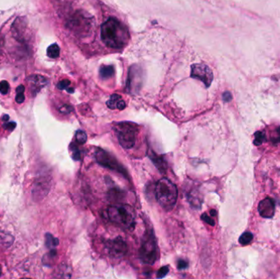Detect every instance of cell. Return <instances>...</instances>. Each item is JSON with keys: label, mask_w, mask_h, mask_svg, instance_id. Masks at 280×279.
<instances>
[{"label": "cell", "mask_w": 280, "mask_h": 279, "mask_svg": "<svg viewBox=\"0 0 280 279\" xmlns=\"http://www.w3.org/2000/svg\"><path fill=\"white\" fill-rule=\"evenodd\" d=\"M169 273V267L168 266H164V267L161 268L157 273V279H163V278L167 276V274Z\"/></svg>", "instance_id": "603a6c76"}, {"label": "cell", "mask_w": 280, "mask_h": 279, "mask_svg": "<svg viewBox=\"0 0 280 279\" xmlns=\"http://www.w3.org/2000/svg\"><path fill=\"white\" fill-rule=\"evenodd\" d=\"M254 137H255L254 144L256 146H260V145L262 144V142L265 140V135H264V133L261 132V131H257V132L255 133Z\"/></svg>", "instance_id": "44dd1931"}, {"label": "cell", "mask_w": 280, "mask_h": 279, "mask_svg": "<svg viewBox=\"0 0 280 279\" xmlns=\"http://www.w3.org/2000/svg\"><path fill=\"white\" fill-rule=\"evenodd\" d=\"M143 72L142 69L138 66L131 67L129 70L127 87L132 91H138L142 84Z\"/></svg>", "instance_id": "9c48e42d"}, {"label": "cell", "mask_w": 280, "mask_h": 279, "mask_svg": "<svg viewBox=\"0 0 280 279\" xmlns=\"http://www.w3.org/2000/svg\"><path fill=\"white\" fill-rule=\"evenodd\" d=\"M70 82L68 80H61L58 84V88L60 89V90H63V89H67L70 86Z\"/></svg>", "instance_id": "cb8c5ba5"}, {"label": "cell", "mask_w": 280, "mask_h": 279, "mask_svg": "<svg viewBox=\"0 0 280 279\" xmlns=\"http://www.w3.org/2000/svg\"><path fill=\"white\" fill-rule=\"evenodd\" d=\"M4 48V39L2 38V35L0 34V54L2 53Z\"/></svg>", "instance_id": "d6a6232c"}, {"label": "cell", "mask_w": 280, "mask_h": 279, "mask_svg": "<svg viewBox=\"0 0 280 279\" xmlns=\"http://www.w3.org/2000/svg\"><path fill=\"white\" fill-rule=\"evenodd\" d=\"M201 218H202L203 221L206 222L207 224H210V226H214V225H215V221H214L209 215L206 214V213L205 214H202Z\"/></svg>", "instance_id": "d4e9b609"}, {"label": "cell", "mask_w": 280, "mask_h": 279, "mask_svg": "<svg viewBox=\"0 0 280 279\" xmlns=\"http://www.w3.org/2000/svg\"><path fill=\"white\" fill-rule=\"evenodd\" d=\"M147 155H148V157L151 159V161H152V163L154 164L155 166L159 170V171L164 173L165 171H167V162L163 157L157 155L156 152H153L151 149L148 150Z\"/></svg>", "instance_id": "7c38bea8"}, {"label": "cell", "mask_w": 280, "mask_h": 279, "mask_svg": "<svg viewBox=\"0 0 280 279\" xmlns=\"http://www.w3.org/2000/svg\"><path fill=\"white\" fill-rule=\"evenodd\" d=\"M159 256L157 241L152 231L147 233L140 248V260L147 265H153Z\"/></svg>", "instance_id": "5b68a950"}, {"label": "cell", "mask_w": 280, "mask_h": 279, "mask_svg": "<svg viewBox=\"0 0 280 279\" xmlns=\"http://www.w3.org/2000/svg\"><path fill=\"white\" fill-rule=\"evenodd\" d=\"M16 125H17V124L15 122H6V124L3 125V127L8 129V130H13L16 127Z\"/></svg>", "instance_id": "4dcf8cb0"}, {"label": "cell", "mask_w": 280, "mask_h": 279, "mask_svg": "<svg viewBox=\"0 0 280 279\" xmlns=\"http://www.w3.org/2000/svg\"><path fill=\"white\" fill-rule=\"evenodd\" d=\"M126 107V104L125 101H123L122 99H121L119 101L118 104H117V106H116V108L119 109V110H124V109Z\"/></svg>", "instance_id": "1f68e13d"}, {"label": "cell", "mask_w": 280, "mask_h": 279, "mask_svg": "<svg viewBox=\"0 0 280 279\" xmlns=\"http://www.w3.org/2000/svg\"><path fill=\"white\" fill-rule=\"evenodd\" d=\"M1 273H2V270H1V267H0V275H1Z\"/></svg>", "instance_id": "e575fe53"}, {"label": "cell", "mask_w": 280, "mask_h": 279, "mask_svg": "<svg viewBox=\"0 0 280 279\" xmlns=\"http://www.w3.org/2000/svg\"><path fill=\"white\" fill-rule=\"evenodd\" d=\"M106 215L110 221L124 229H132L136 225V211L128 205H114L109 207L106 209Z\"/></svg>", "instance_id": "7a4b0ae2"}, {"label": "cell", "mask_w": 280, "mask_h": 279, "mask_svg": "<svg viewBox=\"0 0 280 279\" xmlns=\"http://www.w3.org/2000/svg\"><path fill=\"white\" fill-rule=\"evenodd\" d=\"M99 75L103 79H109L114 75V68L112 66H104L99 70Z\"/></svg>", "instance_id": "5bb4252c"}, {"label": "cell", "mask_w": 280, "mask_h": 279, "mask_svg": "<svg viewBox=\"0 0 280 279\" xmlns=\"http://www.w3.org/2000/svg\"><path fill=\"white\" fill-rule=\"evenodd\" d=\"M259 213L264 218L273 217L276 211V205L273 199L267 198L261 201L258 207Z\"/></svg>", "instance_id": "30bf717a"}, {"label": "cell", "mask_w": 280, "mask_h": 279, "mask_svg": "<svg viewBox=\"0 0 280 279\" xmlns=\"http://www.w3.org/2000/svg\"><path fill=\"white\" fill-rule=\"evenodd\" d=\"M231 99H232V95H231L230 92H225V93L223 94V100L224 101L228 103V102L231 101Z\"/></svg>", "instance_id": "f546056e"}, {"label": "cell", "mask_w": 280, "mask_h": 279, "mask_svg": "<svg viewBox=\"0 0 280 279\" xmlns=\"http://www.w3.org/2000/svg\"><path fill=\"white\" fill-rule=\"evenodd\" d=\"M25 87L23 85H19L17 89V95H16V101L17 104H22L25 101Z\"/></svg>", "instance_id": "ac0fdd59"}, {"label": "cell", "mask_w": 280, "mask_h": 279, "mask_svg": "<svg viewBox=\"0 0 280 279\" xmlns=\"http://www.w3.org/2000/svg\"><path fill=\"white\" fill-rule=\"evenodd\" d=\"M210 214L213 215V216H215V214H216V212L214 209H212V210H210Z\"/></svg>", "instance_id": "836d02e7"}, {"label": "cell", "mask_w": 280, "mask_h": 279, "mask_svg": "<svg viewBox=\"0 0 280 279\" xmlns=\"http://www.w3.org/2000/svg\"><path fill=\"white\" fill-rule=\"evenodd\" d=\"M59 244V241L50 234H46V245L48 247H55Z\"/></svg>", "instance_id": "ffe728a7"}, {"label": "cell", "mask_w": 280, "mask_h": 279, "mask_svg": "<svg viewBox=\"0 0 280 279\" xmlns=\"http://www.w3.org/2000/svg\"><path fill=\"white\" fill-rule=\"evenodd\" d=\"M121 99V97L119 94H112L108 101L106 102V106L110 109H116L117 104Z\"/></svg>", "instance_id": "2e32d148"}, {"label": "cell", "mask_w": 280, "mask_h": 279, "mask_svg": "<svg viewBox=\"0 0 280 279\" xmlns=\"http://www.w3.org/2000/svg\"><path fill=\"white\" fill-rule=\"evenodd\" d=\"M191 77L201 80L206 87H209L213 80L212 70L204 64H194L191 68Z\"/></svg>", "instance_id": "52a82bcc"}, {"label": "cell", "mask_w": 280, "mask_h": 279, "mask_svg": "<svg viewBox=\"0 0 280 279\" xmlns=\"http://www.w3.org/2000/svg\"><path fill=\"white\" fill-rule=\"evenodd\" d=\"M188 201L190 203L191 207L193 208H200L201 201L200 198L198 197V193H196V190H193L188 195Z\"/></svg>", "instance_id": "4fadbf2b"}, {"label": "cell", "mask_w": 280, "mask_h": 279, "mask_svg": "<svg viewBox=\"0 0 280 279\" xmlns=\"http://www.w3.org/2000/svg\"><path fill=\"white\" fill-rule=\"evenodd\" d=\"M155 195L160 206L166 209L171 210L176 204L178 198V189L174 183L169 178H162L157 183L155 188Z\"/></svg>", "instance_id": "3957f363"}, {"label": "cell", "mask_w": 280, "mask_h": 279, "mask_svg": "<svg viewBox=\"0 0 280 279\" xmlns=\"http://www.w3.org/2000/svg\"><path fill=\"white\" fill-rule=\"evenodd\" d=\"M27 81L29 83L30 87L32 91L34 94H37L38 92L44 88L48 83L46 78L39 75H32L27 78Z\"/></svg>", "instance_id": "8fae6325"}, {"label": "cell", "mask_w": 280, "mask_h": 279, "mask_svg": "<svg viewBox=\"0 0 280 279\" xmlns=\"http://www.w3.org/2000/svg\"><path fill=\"white\" fill-rule=\"evenodd\" d=\"M271 140L274 143L280 142V127L276 130V135H275V137L271 138Z\"/></svg>", "instance_id": "f1b7e54d"}, {"label": "cell", "mask_w": 280, "mask_h": 279, "mask_svg": "<svg viewBox=\"0 0 280 279\" xmlns=\"http://www.w3.org/2000/svg\"><path fill=\"white\" fill-rule=\"evenodd\" d=\"M105 246L109 255L114 258L122 257L128 250L126 242L120 237L106 241Z\"/></svg>", "instance_id": "ba28073f"}, {"label": "cell", "mask_w": 280, "mask_h": 279, "mask_svg": "<svg viewBox=\"0 0 280 279\" xmlns=\"http://www.w3.org/2000/svg\"><path fill=\"white\" fill-rule=\"evenodd\" d=\"M72 111V107L69 105H64L60 108V111L62 113L68 114Z\"/></svg>", "instance_id": "83f0119b"}, {"label": "cell", "mask_w": 280, "mask_h": 279, "mask_svg": "<svg viewBox=\"0 0 280 279\" xmlns=\"http://www.w3.org/2000/svg\"><path fill=\"white\" fill-rule=\"evenodd\" d=\"M188 261L182 260V259L181 260H178V263H177V266H178L179 270H185V269L188 267Z\"/></svg>", "instance_id": "484cf974"}, {"label": "cell", "mask_w": 280, "mask_h": 279, "mask_svg": "<svg viewBox=\"0 0 280 279\" xmlns=\"http://www.w3.org/2000/svg\"><path fill=\"white\" fill-rule=\"evenodd\" d=\"M102 40L110 48L121 49L128 43V30L116 18H109L101 27Z\"/></svg>", "instance_id": "6da1fadb"}, {"label": "cell", "mask_w": 280, "mask_h": 279, "mask_svg": "<svg viewBox=\"0 0 280 279\" xmlns=\"http://www.w3.org/2000/svg\"><path fill=\"white\" fill-rule=\"evenodd\" d=\"M59 53H60V48L57 43H53L52 45L48 47L47 49V55L50 58L56 59L59 57Z\"/></svg>", "instance_id": "9a60e30c"}, {"label": "cell", "mask_w": 280, "mask_h": 279, "mask_svg": "<svg viewBox=\"0 0 280 279\" xmlns=\"http://www.w3.org/2000/svg\"><path fill=\"white\" fill-rule=\"evenodd\" d=\"M119 143L125 149H131L136 145L138 125L131 122H121L115 126Z\"/></svg>", "instance_id": "277c9868"}, {"label": "cell", "mask_w": 280, "mask_h": 279, "mask_svg": "<svg viewBox=\"0 0 280 279\" xmlns=\"http://www.w3.org/2000/svg\"><path fill=\"white\" fill-rule=\"evenodd\" d=\"M71 150H72L73 159L75 160V161L80 160V152L77 147H73Z\"/></svg>", "instance_id": "4316f807"}, {"label": "cell", "mask_w": 280, "mask_h": 279, "mask_svg": "<svg viewBox=\"0 0 280 279\" xmlns=\"http://www.w3.org/2000/svg\"><path fill=\"white\" fill-rule=\"evenodd\" d=\"M252 239H253L252 234L249 232H246L244 234H242V236L239 238V243H241L242 245H247L248 243H251Z\"/></svg>", "instance_id": "d6986e66"}, {"label": "cell", "mask_w": 280, "mask_h": 279, "mask_svg": "<svg viewBox=\"0 0 280 279\" xmlns=\"http://www.w3.org/2000/svg\"><path fill=\"white\" fill-rule=\"evenodd\" d=\"M9 84L8 82L6 80H2L0 82V94L2 95H6V94L9 91Z\"/></svg>", "instance_id": "7402d4cb"}, {"label": "cell", "mask_w": 280, "mask_h": 279, "mask_svg": "<svg viewBox=\"0 0 280 279\" xmlns=\"http://www.w3.org/2000/svg\"><path fill=\"white\" fill-rule=\"evenodd\" d=\"M97 162L105 168L109 169L111 171H116L117 173L121 174L126 178L128 177V173L124 166L119 163L118 161L111 156L109 152L102 148H98L95 151L94 154Z\"/></svg>", "instance_id": "8992f818"}, {"label": "cell", "mask_w": 280, "mask_h": 279, "mask_svg": "<svg viewBox=\"0 0 280 279\" xmlns=\"http://www.w3.org/2000/svg\"><path fill=\"white\" fill-rule=\"evenodd\" d=\"M75 140L80 144H84L87 141V135L83 130H77L75 133Z\"/></svg>", "instance_id": "e0dca14e"}]
</instances>
